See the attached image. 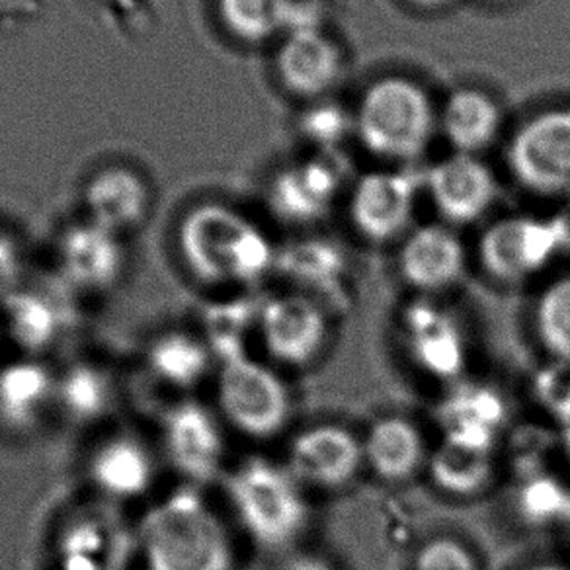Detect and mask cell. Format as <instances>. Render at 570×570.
Returning <instances> with one entry per match:
<instances>
[{
	"mask_svg": "<svg viewBox=\"0 0 570 570\" xmlns=\"http://www.w3.org/2000/svg\"><path fill=\"white\" fill-rule=\"evenodd\" d=\"M217 401L223 416L246 436H276L292 414V396L282 377L248 356L223 364Z\"/></svg>",
	"mask_w": 570,
	"mask_h": 570,
	"instance_id": "obj_5",
	"label": "cell"
},
{
	"mask_svg": "<svg viewBox=\"0 0 570 570\" xmlns=\"http://www.w3.org/2000/svg\"><path fill=\"white\" fill-rule=\"evenodd\" d=\"M258 317L261 309H254L253 303L245 299L212 305L204 318V342L212 356L219 357L223 364L237 357H245L246 336L250 326L258 325Z\"/></svg>",
	"mask_w": 570,
	"mask_h": 570,
	"instance_id": "obj_30",
	"label": "cell"
},
{
	"mask_svg": "<svg viewBox=\"0 0 570 570\" xmlns=\"http://www.w3.org/2000/svg\"><path fill=\"white\" fill-rule=\"evenodd\" d=\"M2 309L12 341L28 352L49 348L69 325L63 299L49 289L18 287Z\"/></svg>",
	"mask_w": 570,
	"mask_h": 570,
	"instance_id": "obj_21",
	"label": "cell"
},
{
	"mask_svg": "<svg viewBox=\"0 0 570 570\" xmlns=\"http://www.w3.org/2000/svg\"><path fill=\"white\" fill-rule=\"evenodd\" d=\"M406 333L412 356L422 370L440 380H452L465 365V344L460 326L448 313L430 303H416L406 311Z\"/></svg>",
	"mask_w": 570,
	"mask_h": 570,
	"instance_id": "obj_18",
	"label": "cell"
},
{
	"mask_svg": "<svg viewBox=\"0 0 570 570\" xmlns=\"http://www.w3.org/2000/svg\"><path fill=\"white\" fill-rule=\"evenodd\" d=\"M284 570H333L328 562L318 559V557H311V554H303L297 557L294 561L287 562Z\"/></svg>",
	"mask_w": 570,
	"mask_h": 570,
	"instance_id": "obj_38",
	"label": "cell"
},
{
	"mask_svg": "<svg viewBox=\"0 0 570 570\" xmlns=\"http://www.w3.org/2000/svg\"><path fill=\"white\" fill-rule=\"evenodd\" d=\"M178 245L191 274L207 284H250L274 264L266 235L229 207L202 206L190 212Z\"/></svg>",
	"mask_w": 570,
	"mask_h": 570,
	"instance_id": "obj_2",
	"label": "cell"
},
{
	"mask_svg": "<svg viewBox=\"0 0 570 570\" xmlns=\"http://www.w3.org/2000/svg\"><path fill=\"white\" fill-rule=\"evenodd\" d=\"M212 357L204 338L175 331L160 334L151 342L147 352V367L163 385L188 391L206 380Z\"/></svg>",
	"mask_w": 570,
	"mask_h": 570,
	"instance_id": "obj_25",
	"label": "cell"
},
{
	"mask_svg": "<svg viewBox=\"0 0 570 570\" xmlns=\"http://www.w3.org/2000/svg\"><path fill=\"white\" fill-rule=\"evenodd\" d=\"M287 272L307 284L325 285L338 276L341 256L325 245H305L287 254Z\"/></svg>",
	"mask_w": 570,
	"mask_h": 570,
	"instance_id": "obj_32",
	"label": "cell"
},
{
	"mask_svg": "<svg viewBox=\"0 0 570 570\" xmlns=\"http://www.w3.org/2000/svg\"><path fill=\"white\" fill-rule=\"evenodd\" d=\"M564 522L569 523V528H570V508H569V514H567V518H564Z\"/></svg>",
	"mask_w": 570,
	"mask_h": 570,
	"instance_id": "obj_42",
	"label": "cell"
},
{
	"mask_svg": "<svg viewBox=\"0 0 570 570\" xmlns=\"http://www.w3.org/2000/svg\"><path fill=\"white\" fill-rule=\"evenodd\" d=\"M492 445L445 434L430 458L432 481L450 494L468 497L481 491L492 473Z\"/></svg>",
	"mask_w": 570,
	"mask_h": 570,
	"instance_id": "obj_24",
	"label": "cell"
},
{
	"mask_svg": "<svg viewBox=\"0 0 570 570\" xmlns=\"http://www.w3.org/2000/svg\"><path fill=\"white\" fill-rule=\"evenodd\" d=\"M59 262L71 287L102 292L121 274L124 250L116 233L90 222L67 230L59 246Z\"/></svg>",
	"mask_w": 570,
	"mask_h": 570,
	"instance_id": "obj_14",
	"label": "cell"
},
{
	"mask_svg": "<svg viewBox=\"0 0 570 570\" xmlns=\"http://www.w3.org/2000/svg\"><path fill=\"white\" fill-rule=\"evenodd\" d=\"M22 279V256L12 238L0 233V305L17 292Z\"/></svg>",
	"mask_w": 570,
	"mask_h": 570,
	"instance_id": "obj_37",
	"label": "cell"
},
{
	"mask_svg": "<svg viewBox=\"0 0 570 570\" xmlns=\"http://www.w3.org/2000/svg\"><path fill=\"white\" fill-rule=\"evenodd\" d=\"M430 196L448 222L465 225L481 219L497 198L491 170L473 155H453L428 176Z\"/></svg>",
	"mask_w": 570,
	"mask_h": 570,
	"instance_id": "obj_13",
	"label": "cell"
},
{
	"mask_svg": "<svg viewBox=\"0 0 570 570\" xmlns=\"http://www.w3.org/2000/svg\"><path fill=\"white\" fill-rule=\"evenodd\" d=\"M294 475L317 487H342L364 463V444L341 426H315L295 438L289 452Z\"/></svg>",
	"mask_w": 570,
	"mask_h": 570,
	"instance_id": "obj_12",
	"label": "cell"
},
{
	"mask_svg": "<svg viewBox=\"0 0 570 570\" xmlns=\"http://www.w3.org/2000/svg\"><path fill=\"white\" fill-rule=\"evenodd\" d=\"M163 445L173 468L194 484L214 481L225 458L219 420L206 404L180 401L173 404L163 419Z\"/></svg>",
	"mask_w": 570,
	"mask_h": 570,
	"instance_id": "obj_8",
	"label": "cell"
},
{
	"mask_svg": "<svg viewBox=\"0 0 570 570\" xmlns=\"http://www.w3.org/2000/svg\"><path fill=\"white\" fill-rule=\"evenodd\" d=\"M356 129L367 151L385 159H416L434 135V110L419 85L383 79L362 98Z\"/></svg>",
	"mask_w": 570,
	"mask_h": 570,
	"instance_id": "obj_3",
	"label": "cell"
},
{
	"mask_svg": "<svg viewBox=\"0 0 570 570\" xmlns=\"http://www.w3.org/2000/svg\"><path fill=\"white\" fill-rule=\"evenodd\" d=\"M569 240L567 223L510 217L487 229L479 254L484 268L502 282H518L546 268Z\"/></svg>",
	"mask_w": 570,
	"mask_h": 570,
	"instance_id": "obj_6",
	"label": "cell"
},
{
	"mask_svg": "<svg viewBox=\"0 0 570 570\" xmlns=\"http://www.w3.org/2000/svg\"><path fill=\"white\" fill-rule=\"evenodd\" d=\"M507 409L492 389H460L442 409L445 434L468 438L481 444H494V434L504 420Z\"/></svg>",
	"mask_w": 570,
	"mask_h": 570,
	"instance_id": "obj_28",
	"label": "cell"
},
{
	"mask_svg": "<svg viewBox=\"0 0 570 570\" xmlns=\"http://www.w3.org/2000/svg\"><path fill=\"white\" fill-rule=\"evenodd\" d=\"M57 377L36 360H18L0 370V422L12 430L36 426L56 403Z\"/></svg>",
	"mask_w": 570,
	"mask_h": 570,
	"instance_id": "obj_20",
	"label": "cell"
},
{
	"mask_svg": "<svg viewBox=\"0 0 570 570\" xmlns=\"http://www.w3.org/2000/svg\"><path fill=\"white\" fill-rule=\"evenodd\" d=\"M562 442H564V448H567V452L570 453V422H567V424L562 426Z\"/></svg>",
	"mask_w": 570,
	"mask_h": 570,
	"instance_id": "obj_40",
	"label": "cell"
},
{
	"mask_svg": "<svg viewBox=\"0 0 570 570\" xmlns=\"http://www.w3.org/2000/svg\"><path fill=\"white\" fill-rule=\"evenodd\" d=\"M227 494L248 535L261 546H284L302 531L307 515L294 476L272 461L253 458L227 479Z\"/></svg>",
	"mask_w": 570,
	"mask_h": 570,
	"instance_id": "obj_4",
	"label": "cell"
},
{
	"mask_svg": "<svg viewBox=\"0 0 570 570\" xmlns=\"http://www.w3.org/2000/svg\"><path fill=\"white\" fill-rule=\"evenodd\" d=\"M277 71L295 95H325L341 77V51L318 28L295 30L277 53Z\"/></svg>",
	"mask_w": 570,
	"mask_h": 570,
	"instance_id": "obj_15",
	"label": "cell"
},
{
	"mask_svg": "<svg viewBox=\"0 0 570 570\" xmlns=\"http://www.w3.org/2000/svg\"><path fill=\"white\" fill-rule=\"evenodd\" d=\"M348 131V118L341 108L318 106L303 119V134L309 135L313 141L321 145L341 141Z\"/></svg>",
	"mask_w": 570,
	"mask_h": 570,
	"instance_id": "obj_36",
	"label": "cell"
},
{
	"mask_svg": "<svg viewBox=\"0 0 570 570\" xmlns=\"http://www.w3.org/2000/svg\"><path fill=\"white\" fill-rule=\"evenodd\" d=\"M258 331L269 356L277 362L309 364L325 342V313L303 295H282L262 305Z\"/></svg>",
	"mask_w": 570,
	"mask_h": 570,
	"instance_id": "obj_9",
	"label": "cell"
},
{
	"mask_svg": "<svg viewBox=\"0 0 570 570\" xmlns=\"http://www.w3.org/2000/svg\"><path fill=\"white\" fill-rule=\"evenodd\" d=\"M522 507L525 514L535 520H549L554 515L564 520L569 514L570 494L557 481L541 476L523 492Z\"/></svg>",
	"mask_w": 570,
	"mask_h": 570,
	"instance_id": "obj_33",
	"label": "cell"
},
{
	"mask_svg": "<svg viewBox=\"0 0 570 570\" xmlns=\"http://www.w3.org/2000/svg\"><path fill=\"white\" fill-rule=\"evenodd\" d=\"M414 570H476V562L460 541L438 538L420 549Z\"/></svg>",
	"mask_w": 570,
	"mask_h": 570,
	"instance_id": "obj_34",
	"label": "cell"
},
{
	"mask_svg": "<svg viewBox=\"0 0 570 570\" xmlns=\"http://www.w3.org/2000/svg\"><path fill=\"white\" fill-rule=\"evenodd\" d=\"M530 570H570L564 569V567H557V564H543V567H535V569Z\"/></svg>",
	"mask_w": 570,
	"mask_h": 570,
	"instance_id": "obj_41",
	"label": "cell"
},
{
	"mask_svg": "<svg viewBox=\"0 0 570 570\" xmlns=\"http://www.w3.org/2000/svg\"><path fill=\"white\" fill-rule=\"evenodd\" d=\"M414 4H419L420 9H442L445 4H450L452 0H411Z\"/></svg>",
	"mask_w": 570,
	"mask_h": 570,
	"instance_id": "obj_39",
	"label": "cell"
},
{
	"mask_svg": "<svg viewBox=\"0 0 570 570\" xmlns=\"http://www.w3.org/2000/svg\"><path fill=\"white\" fill-rule=\"evenodd\" d=\"M538 333L559 362L570 364V276L557 279L541 295Z\"/></svg>",
	"mask_w": 570,
	"mask_h": 570,
	"instance_id": "obj_31",
	"label": "cell"
},
{
	"mask_svg": "<svg viewBox=\"0 0 570 570\" xmlns=\"http://www.w3.org/2000/svg\"><path fill=\"white\" fill-rule=\"evenodd\" d=\"M444 134L461 155H475L491 145L500 131V111L479 90H460L445 104Z\"/></svg>",
	"mask_w": 570,
	"mask_h": 570,
	"instance_id": "obj_27",
	"label": "cell"
},
{
	"mask_svg": "<svg viewBox=\"0 0 570 570\" xmlns=\"http://www.w3.org/2000/svg\"><path fill=\"white\" fill-rule=\"evenodd\" d=\"M508 159L525 188L546 196L570 191V110L546 111L520 127Z\"/></svg>",
	"mask_w": 570,
	"mask_h": 570,
	"instance_id": "obj_7",
	"label": "cell"
},
{
	"mask_svg": "<svg viewBox=\"0 0 570 570\" xmlns=\"http://www.w3.org/2000/svg\"><path fill=\"white\" fill-rule=\"evenodd\" d=\"M426 455L419 428L409 420L389 416L373 424L364 442V460L387 481H403L419 471Z\"/></svg>",
	"mask_w": 570,
	"mask_h": 570,
	"instance_id": "obj_23",
	"label": "cell"
},
{
	"mask_svg": "<svg viewBox=\"0 0 570 570\" xmlns=\"http://www.w3.org/2000/svg\"><path fill=\"white\" fill-rule=\"evenodd\" d=\"M147 188L126 168H110L96 176L87 190L90 222L118 235L141 222L147 212Z\"/></svg>",
	"mask_w": 570,
	"mask_h": 570,
	"instance_id": "obj_22",
	"label": "cell"
},
{
	"mask_svg": "<svg viewBox=\"0 0 570 570\" xmlns=\"http://www.w3.org/2000/svg\"><path fill=\"white\" fill-rule=\"evenodd\" d=\"M399 264L412 287L438 292L460 279L465 268V250L452 230L432 225L406 238Z\"/></svg>",
	"mask_w": 570,
	"mask_h": 570,
	"instance_id": "obj_17",
	"label": "cell"
},
{
	"mask_svg": "<svg viewBox=\"0 0 570 570\" xmlns=\"http://www.w3.org/2000/svg\"><path fill=\"white\" fill-rule=\"evenodd\" d=\"M341 188L334 168L321 160H309L287 168L272 186V207L282 219L309 223L331 209Z\"/></svg>",
	"mask_w": 570,
	"mask_h": 570,
	"instance_id": "obj_19",
	"label": "cell"
},
{
	"mask_svg": "<svg viewBox=\"0 0 570 570\" xmlns=\"http://www.w3.org/2000/svg\"><path fill=\"white\" fill-rule=\"evenodd\" d=\"M491 2H508V0H491Z\"/></svg>",
	"mask_w": 570,
	"mask_h": 570,
	"instance_id": "obj_43",
	"label": "cell"
},
{
	"mask_svg": "<svg viewBox=\"0 0 570 570\" xmlns=\"http://www.w3.org/2000/svg\"><path fill=\"white\" fill-rule=\"evenodd\" d=\"M297 9V0H219L225 26L240 40L253 43L289 32Z\"/></svg>",
	"mask_w": 570,
	"mask_h": 570,
	"instance_id": "obj_29",
	"label": "cell"
},
{
	"mask_svg": "<svg viewBox=\"0 0 570 570\" xmlns=\"http://www.w3.org/2000/svg\"><path fill=\"white\" fill-rule=\"evenodd\" d=\"M137 543L145 570H235L222 518L194 489H180L145 514Z\"/></svg>",
	"mask_w": 570,
	"mask_h": 570,
	"instance_id": "obj_1",
	"label": "cell"
},
{
	"mask_svg": "<svg viewBox=\"0 0 570 570\" xmlns=\"http://www.w3.org/2000/svg\"><path fill=\"white\" fill-rule=\"evenodd\" d=\"M570 364L551 365L535 381L539 401L564 426L570 422Z\"/></svg>",
	"mask_w": 570,
	"mask_h": 570,
	"instance_id": "obj_35",
	"label": "cell"
},
{
	"mask_svg": "<svg viewBox=\"0 0 570 570\" xmlns=\"http://www.w3.org/2000/svg\"><path fill=\"white\" fill-rule=\"evenodd\" d=\"M116 399V385L110 373L92 362L69 365L56 385V403L67 419L90 424L104 419Z\"/></svg>",
	"mask_w": 570,
	"mask_h": 570,
	"instance_id": "obj_26",
	"label": "cell"
},
{
	"mask_svg": "<svg viewBox=\"0 0 570 570\" xmlns=\"http://www.w3.org/2000/svg\"><path fill=\"white\" fill-rule=\"evenodd\" d=\"M56 553L59 570H124L129 533L108 510H82L59 531Z\"/></svg>",
	"mask_w": 570,
	"mask_h": 570,
	"instance_id": "obj_10",
	"label": "cell"
},
{
	"mask_svg": "<svg viewBox=\"0 0 570 570\" xmlns=\"http://www.w3.org/2000/svg\"><path fill=\"white\" fill-rule=\"evenodd\" d=\"M416 188L411 176L373 173L357 183L352 196V222L373 243L399 237L414 214Z\"/></svg>",
	"mask_w": 570,
	"mask_h": 570,
	"instance_id": "obj_11",
	"label": "cell"
},
{
	"mask_svg": "<svg viewBox=\"0 0 570 570\" xmlns=\"http://www.w3.org/2000/svg\"><path fill=\"white\" fill-rule=\"evenodd\" d=\"M90 479L111 500L139 499L155 481L149 448L134 436H111L96 448L88 463Z\"/></svg>",
	"mask_w": 570,
	"mask_h": 570,
	"instance_id": "obj_16",
	"label": "cell"
}]
</instances>
